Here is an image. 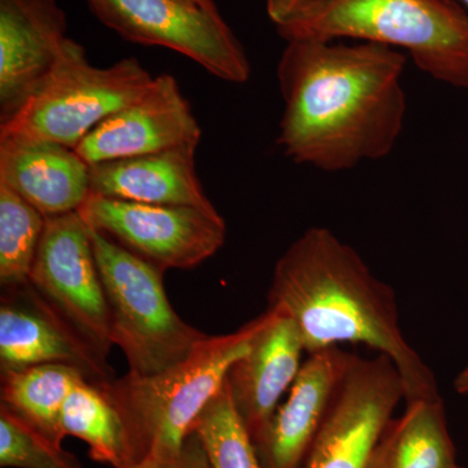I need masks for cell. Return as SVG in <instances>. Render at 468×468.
<instances>
[{
    "mask_svg": "<svg viewBox=\"0 0 468 468\" xmlns=\"http://www.w3.org/2000/svg\"><path fill=\"white\" fill-rule=\"evenodd\" d=\"M42 215L23 197L0 184V285L26 284L46 226Z\"/></svg>",
    "mask_w": 468,
    "mask_h": 468,
    "instance_id": "obj_21",
    "label": "cell"
},
{
    "mask_svg": "<svg viewBox=\"0 0 468 468\" xmlns=\"http://www.w3.org/2000/svg\"><path fill=\"white\" fill-rule=\"evenodd\" d=\"M155 77L135 58L95 67L84 46L68 38L50 75L23 109L0 124V140L38 141L75 149L117 111L138 100Z\"/></svg>",
    "mask_w": 468,
    "mask_h": 468,
    "instance_id": "obj_6",
    "label": "cell"
},
{
    "mask_svg": "<svg viewBox=\"0 0 468 468\" xmlns=\"http://www.w3.org/2000/svg\"><path fill=\"white\" fill-rule=\"evenodd\" d=\"M60 424L64 437L82 440L95 462L129 468L144 461L124 415L101 383L84 380L77 385L64 405Z\"/></svg>",
    "mask_w": 468,
    "mask_h": 468,
    "instance_id": "obj_19",
    "label": "cell"
},
{
    "mask_svg": "<svg viewBox=\"0 0 468 468\" xmlns=\"http://www.w3.org/2000/svg\"><path fill=\"white\" fill-rule=\"evenodd\" d=\"M106 294L113 345L124 353L129 374L150 377L186 358L209 337L178 316L163 273L89 227Z\"/></svg>",
    "mask_w": 468,
    "mask_h": 468,
    "instance_id": "obj_5",
    "label": "cell"
},
{
    "mask_svg": "<svg viewBox=\"0 0 468 468\" xmlns=\"http://www.w3.org/2000/svg\"><path fill=\"white\" fill-rule=\"evenodd\" d=\"M202 129L174 76H156L138 100L92 129L75 147L86 165L198 147Z\"/></svg>",
    "mask_w": 468,
    "mask_h": 468,
    "instance_id": "obj_11",
    "label": "cell"
},
{
    "mask_svg": "<svg viewBox=\"0 0 468 468\" xmlns=\"http://www.w3.org/2000/svg\"><path fill=\"white\" fill-rule=\"evenodd\" d=\"M0 374V408L61 445L64 405L77 385L88 378L79 369L63 365L32 366Z\"/></svg>",
    "mask_w": 468,
    "mask_h": 468,
    "instance_id": "obj_20",
    "label": "cell"
},
{
    "mask_svg": "<svg viewBox=\"0 0 468 468\" xmlns=\"http://www.w3.org/2000/svg\"><path fill=\"white\" fill-rule=\"evenodd\" d=\"M211 468H263L250 433L234 408L227 380L194 421Z\"/></svg>",
    "mask_w": 468,
    "mask_h": 468,
    "instance_id": "obj_22",
    "label": "cell"
},
{
    "mask_svg": "<svg viewBox=\"0 0 468 468\" xmlns=\"http://www.w3.org/2000/svg\"><path fill=\"white\" fill-rule=\"evenodd\" d=\"M129 468H162V464L160 462L154 457L144 458V461H141L140 463L134 464V466Z\"/></svg>",
    "mask_w": 468,
    "mask_h": 468,
    "instance_id": "obj_27",
    "label": "cell"
},
{
    "mask_svg": "<svg viewBox=\"0 0 468 468\" xmlns=\"http://www.w3.org/2000/svg\"><path fill=\"white\" fill-rule=\"evenodd\" d=\"M276 29L285 41L350 38L406 51L436 81L468 88V12L455 0H318Z\"/></svg>",
    "mask_w": 468,
    "mask_h": 468,
    "instance_id": "obj_3",
    "label": "cell"
},
{
    "mask_svg": "<svg viewBox=\"0 0 468 468\" xmlns=\"http://www.w3.org/2000/svg\"><path fill=\"white\" fill-rule=\"evenodd\" d=\"M457 468H464V467L458 466Z\"/></svg>",
    "mask_w": 468,
    "mask_h": 468,
    "instance_id": "obj_30",
    "label": "cell"
},
{
    "mask_svg": "<svg viewBox=\"0 0 468 468\" xmlns=\"http://www.w3.org/2000/svg\"><path fill=\"white\" fill-rule=\"evenodd\" d=\"M261 316L232 334L209 335L190 356L159 374H126L103 384L116 403L141 460L168 463L181 452L194 421L226 384L234 363L250 349Z\"/></svg>",
    "mask_w": 468,
    "mask_h": 468,
    "instance_id": "obj_4",
    "label": "cell"
},
{
    "mask_svg": "<svg viewBox=\"0 0 468 468\" xmlns=\"http://www.w3.org/2000/svg\"><path fill=\"white\" fill-rule=\"evenodd\" d=\"M197 147H181L90 165V194L144 205L217 212L196 168Z\"/></svg>",
    "mask_w": 468,
    "mask_h": 468,
    "instance_id": "obj_17",
    "label": "cell"
},
{
    "mask_svg": "<svg viewBox=\"0 0 468 468\" xmlns=\"http://www.w3.org/2000/svg\"><path fill=\"white\" fill-rule=\"evenodd\" d=\"M354 354L341 347L310 354L266 428L254 440L263 468H302Z\"/></svg>",
    "mask_w": 468,
    "mask_h": 468,
    "instance_id": "obj_14",
    "label": "cell"
},
{
    "mask_svg": "<svg viewBox=\"0 0 468 468\" xmlns=\"http://www.w3.org/2000/svg\"><path fill=\"white\" fill-rule=\"evenodd\" d=\"M441 396L406 402L385 427L367 468H457Z\"/></svg>",
    "mask_w": 468,
    "mask_h": 468,
    "instance_id": "obj_18",
    "label": "cell"
},
{
    "mask_svg": "<svg viewBox=\"0 0 468 468\" xmlns=\"http://www.w3.org/2000/svg\"><path fill=\"white\" fill-rule=\"evenodd\" d=\"M405 384L388 356L354 354L302 468H367L405 399Z\"/></svg>",
    "mask_w": 468,
    "mask_h": 468,
    "instance_id": "obj_10",
    "label": "cell"
},
{
    "mask_svg": "<svg viewBox=\"0 0 468 468\" xmlns=\"http://www.w3.org/2000/svg\"><path fill=\"white\" fill-rule=\"evenodd\" d=\"M39 365L69 366L91 383L116 378L109 360L101 359L29 282L2 288L0 372Z\"/></svg>",
    "mask_w": 468,
    "mask_h": 468,
    "instance_id": "obj_12",
    "label": "cell"
},
{
    "mask_svg": "<svg viewBox=\"0 0 468 468\" xmlns=\"http://www.w3.org/2000/svg\"><path fill=\"white\" fill-rule=\"evenodd\" d=\"M315 2L318 0H266L268 17L277 27Z\"/></svg>",
    "mask_w": 468,
    "mask_h": 468,
    "instance_id": "obj_25",
    "label": "cell"
},
{
    "mask_svg": "<svg viewBox=\"0 0 468 468\" xmlns=\"http://www.w3.org/2000/svg\"><path fill=\"white\" fill-rule=\"evenodd\" d=\"M29 282L101 359L115 346L89 227L77 212L46 218Z\"/></svg>",
    "mask_w": 468,
    "mask_h": 468,
    "instance_id": "obj_9",
    "label": "cell"
},
{
    "mask_svg": "<svg viewBox=\"0 0 468 468\" xmlns=\"http://www.w3.org/2000/svg\"><path fill=\"white\" fill-rule=\"evenodd\" d=\"M0 184L46 218L79 211L90 197V165L63 144L0 140Z\"/></svg>",
    "mask_w": 468,
    "mask_h": 468,
    "instance_id": "obj_16",
    "label": "cell"
},
{
    "mask_svg": "<svg viewBox=\"0 0 468 468\" xmlns=\"http://www.w3.org/2000/svg\"><path fill=\"white\" fill-rule=\"evenodd\" d=\"M0 466L84 468L75 455L46 439L5 408H0Z\"/></svg>",
    "mask_w": 468,
    "mask_h": 468,
    "instance_id": "obj_23",
    "label": "cell"
},
{
    "mask_svg": "<svg viewBox=\"0 0 468 468\" xmlns=\"http://www.w3.org/2000/svg\"><path fill=\"white\" fill-rule=\"evenodd\" d=\"M462 3H463L464 5H466V8L468 9V0H461Z\"/></svg>",
    "mask_w": 468,
    "mask_h": 468,
    "instance_id": "obj_29",
    "label": "cell"
},
{
    "mask_svg": "<svg viewBox=\"0 0 468 468\" xmlns=\"http://www.w3.org/2000/svg\"><path fill=\"white\" fill-rule=\"evenodd\" d=\"M452 388L458 394H468V365L455 377Z\"/></svg>",
    "mask_w": 468,
    "mask_h": 468,
    "instance_id": "obj_26",
    "label": "cell"
},
{
    "mask_svg": "<svg viewBox=\"0 0 468 468\" xmlns=\"http://www.w3.org/2000/svg\"><path fill=\"white\" fill-rule=\"evenodd\" d=\"M77 214L86 226L162 272L199 266L227 239L226 220L218 211L190 206L144 205L90 194Z\"/></svg>",
    "mask_w": 468,
    "mask_h": 468,
    "instance_id": "obj_8",
    "label": "cell"
},
{
    "mask_svg": "<svg viewBox=\"0 0 468 468\" xmlns=\"http://www.w3.org/2000/svg\"><path fill=\"white\" fill-rule=\"evenodd\" d=\"M250 349L228 372L227 385L252 441L275 414L300 374L306 353L297 325L276 311L261 314Z\"/></svg>",
    "mask_w": 468,
    "mask_h": 468,
    "instance_id": "obj_15",
    "label": "cell"
},
{
    "mask_svg": "<svg viewBox=\"0 0 468 468\" xmlns=\"http://www.w3.org/2000/svg\"><path fill=\"white\" fill-rule=\"evenodd\" d=\"M162 468H211V466L203 449L201 439L196 432H192L185 440L181 452L174 460L163 464Z\"/></svg>",
    "mask_w": 468,
    "mask_h": 468,
    "instance_id": "obj_24",
    "label": "cell"
},
{
    "mask_svg": "<svg viewBox=\"0 0 468 468\" xmlns=\"http://www.w3.org/2000/svg\"><path fill=\"white\" fill-rule=\"evenodd\" d=\"M85 2L101 24L126 41L178 52L221 81L250 80V60L218 7H197L185 0Z\"/></svg>",
    "mask_w": 468,
    "mask_h": 468,
    "instance_id": "obj_7",
    "label": "cell"
},
{
    "mask_svg": "<svg viewBox=\"0 0 468 468\" xmlns=\"http://www.w3.org/2000/svg\"><path fill=\"white\" fill-rule=\"evenodd\" d=\"M185 2L190 3V5H197V7L202 8H217L214 0H185Z\"/></svg>",
    "mask_w": 468,
    "mask_h": 468,
    "instance_id": "obj_28",
    "label": "cell"
},
{
    "mask_svg": "<svg viewBox=\"0 0 468 468\" xmlns=\"http://www.w3.org/2000/svg\"><path fill=\"white\" fill-rule=\"evenodd\" d=\"M267 298L268 310L297 325L309 356L365 345L392 360L406 402L440 397L435 374L403 335L396 292L328 228H309L286 249Z\"/></svg>",
    "mask_w": 468,
    "mask_h": 468,
    "instance_id": "obj_2",
    "label": "cell"
},
{
    "mask_svg": "<svg viewBox=\"0 0 468 468\" xmlns=\"http://www.w3.org/2000/svg\"><path fill=\"white\" fill-rule=\"evenodd\" d=\"M406 55L378 43L291 39L277 66L286 158L344 172L392 153L405 126Z\"/></svg>",
    "mask_w": 468,
    "mask_h": 468,
    "instance_id": "obj_1",
    "label": "cell"
},
{
    "mask_svg": "<svg viewBox=\"0 0 468 468\" xmlns=\"http://www.w3.org/2000/svg\"><path fill=\"white\" fill-rule=\"evenodd\" d=\"M67 30L58 0H0V124L16 115L50 75Z\"/></svg>",
    "mask_w": 468,
    "mask_h": 468,
    "instance_id": "obj_13",
    "label": "cell"
}]
</instances>
